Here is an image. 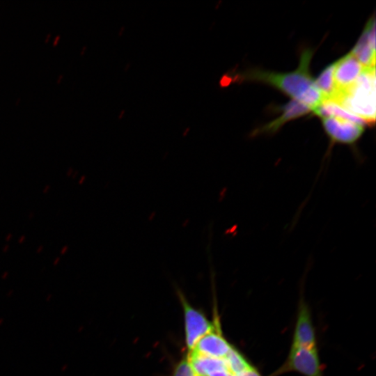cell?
I'll return each instance as SVG.
<instances>
[{"instance_id": "cell-1", "label": "cell", "mask_w": 376, "mask_h": 376, "mask_svg": "<svg viewBox=\"0 0 376 376\" xmlns=\"http://www.w3.org/2000/svg\"><path fill=\"white\" fill-rule=\"evenodd\" d=\"M313 55L311 49L302 51L298 68L290 72L275 73L258 69L249 70L239 74L240 81H255L269 84L293 100L308 106L311 111L317 109L322 102L323 97L313 80L309 68Z\"/></svg>"}, {"instance_id": "cell-2", "label": "cell", "mask_w": 376, "mask_h": 376, "mask_svg": "<svg viewBox=\"0 0 376 376\" xmlns=\"http://www.w3.org/2000/svg\"><path fill=\"white\" fill-rule=\"evenodd\" d=\"M334 102L366 122L375 120V67L366 68L352 86Z\"/></svg>"}, {"instance_id": "cell-3", "label": "cell", "mask_w": 376, "mask_h": 376, "mask_svg": "<svg viewBox=\"0 0 376 376\" xmlns=\"http://www.w3.org/2000/svg\"><path fill=\"white\" fill-rule=\"evenodd\" d=\"M297 372L304 376H322L317 347L291 345L286 361L270 376Z\"/></svg>"}, {"instance_id": "cell-4", "label": "cell", "mask_w": 376, "mask_h": 376, "mask_svg": "<svg viewBox=\"0 0 376 376\" xmlns=\"http://www.w3.org/2000/svg\"><path fill=\"white\" fill-rule=\"evenodd\" d=\"M324 129L333 143L353 146L362 135L363 125L336 117H321Z\"/></svg>"}, {"instance_id": "cell-5", "label": "cell", "mask_w": 376, "mask_h": 376, "mask_svg": "<svg viewBox=\"0 0 376 376\" xmlns=\"http://www.w3.org/2000/svg\"><path fill=\"white\" fill-rule=\"evenodd\" d=\"M179 295L184 308L186 342L190 351L203 336L214 329L217 321L210 322L203 313L188 304L182 293Z\"/></svg>"}, {"instance_id": "cell-6", "label": "cell", "mask_w": 376, "mask_h": 376, "mask_svg": "<svg viewBox=\"0 0 376 376\" xmlns=\"http://www.w3.org/2000/svg\"><path fill=\"white\" fill-rule=\"evenodd\" d=\"M365 68L351 53L336 61L334 78L336 93L334 99L352 86Z\"/></svg>"}, {"instance_id": "cell-7", "label": "cell", "mask_w": 376, "mask_h": 376, "mask_svg": "<svg viewBox=\"0 0 376 376\" xmlns=\"http://www.w3.org/2000/svg\"><path fill=\"white\" fill-rule=\"evenodd\" d=\"M292 345L317 347L315 329L308 305L301 298L293 332Z\"/></svg>"}, {"instance_id": "cell-8", "label": "cell", "mask_w": 376, "mask_h": 376, "mask_svg": "<svg viewBox=\"0 0 376 376\" xmlns=\"http://www.w3.org/2000/svg\"><path fill=\"white\" fill-rule=\"evenodd\" d=\"M232 347L223 336L217 321L214 329L203 336L190 351L204 356L223 359Z\"/></svg>"}, {"instance_id": "cell-9", "label": "cell", "mask_w": 376, "mask_h": 376, "mask_svg": "<svg viewBox=\"0 0 376 376\" xmlns=\"http://www.w3.org/2000/svg\"><path fill=\"white\" fill-rule=\"evenodd\" d=\"M365 68L375 63V20L370 19L359 41L350 52Z\"/></svg>"}, {"instance_id": "cell-10", "label": "cell", "mask_w": 376, "mask_h": 376, "mask_svg": "<svg viewBox=\"0 0 376 376\" xmlns=\"http://www.w3.org/2000/svg\"><path fill=\"white\" fill-rule=\"evenodd\" d=\"M311 111V109L304 103L292 100L281 107V115L264 127L256 130L253 135L261 134H273L279 130L286 122L304 116Z\"/></svg>"}, {"instance_id": "cell-11", "label": "cell", "mask_w": 376, "mask_h": 376, "mask_svg": "<svg viewBox=\"0 0 376 376\" xmlns=\"http://www.w3.org/2000/svg\"><path fill=\"white\" fill-rule=\"evenodd\" d=\"M334 67L335 63L328 65L314 81L315 85L323 96L324 101H331L336 93L334 78Z\"/></svg>"}, {"instance_id": "cell-12", "label": "cell", "mask_w": 376, "mask_h": 376, "mask_svg": "<svg viewBox=\"0 0 376 376\" xmlns=\"http://www.w3.org/2000/svg\"><path fill=\"white\" fill-rule=\"evenodd\" d=\"M173 376H196L187 359L182 361L175 368Z\"/></svg>"}]
</instances>
